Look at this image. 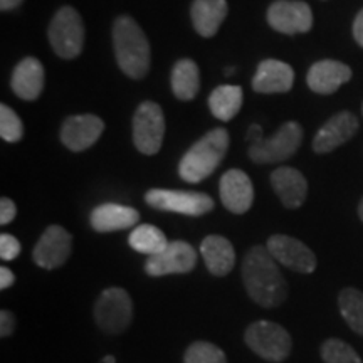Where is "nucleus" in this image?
I'll return each instance as SVG.
<instances>
[{
    "label": "nucleus",
    "mask_w": 363,
    "mask_h": 363,
    "mask_svg": "<svg viewBox=\"0 0 363 363\" xmlns=\"http://www.w3.org/2000/svg\"><path fill=\"white\" fill-rule=\"evenodd\" d=\"M294 71L289 65L278 59H266L257 66L252 79V88L256 93L274 94L286 93L293 88Z\"/></svg>",
    "instance_id": "17"
},
{
    "label": "nucleus",
    "mask_w": 363,
    "mask_h": 363,
    "mask_svg": "<svg viewBox=\"0 0 363 363\" xmlns=\"http://www.w3.org/2000/svg\"><path fill=\"white\" fill-rule=\"evenodd\" d=\"M128 242L136 252H142L145 256H155V254L162 252L163 249L169 246L165 234L158 227L150 224L136 225L131 230Z\"/></svg>",
    "instance_id": "26"
},
{
    "label": "nucleus",
    "mask_w": 363,
    "mask_h": 363,
    "mask_svg": "<svg viewBox=\"0 0 363 363\" xmlns=\"http://www.w3.org/2000/svg\"><path fill=\"white\" fill-rule=\"evenodd\" d=\"M138 211L128 206L106 202L91 212L89 224L96 233H115V230L130 229L138 224Z\"/></svg>",
    "instance_id": "20"
},
{
    "label": "nucleus",
    "mask_w": 363,
    "mask_h": 363,
    "mask_svg": "<svg viewBox=\"0 0 363 363\" xmlns=\"http://www.w3.org/2000/svg\"><path fill=\"white\" fill-rule=\"evenodd\" d=\"M197 264L195 249L185 240H172L169 246L155 256H148L145 261V271L150 276L185 274Z\"/></svg>",
    "instance_id": "10"
},
{
    "label": "nucleus",
    "mask_w": 363,
    "mask_h": 363,
    "mask_svg": "<svg viewBox=\"0 0 363 363\" xmlns=\"http://www.w3.org/2000/svg\"><path fill=\"white\" fill-rule=\"evenodd\" d=\"M358 130L357 116L350 111L337 113L318 130L313 138V150L316 153H330L337 150L340 145L347 143Z\"/></svg>",
    "instance_id": "15"
},
{
    "label": "nucleus",
    "mask_w": 363,
    "mask_h": 363,
    "mask_svg": "<svg viewBox=\"0 0 363 363\" xmlns=\"http://www.w3.org/2000/svg\"><path fill=\"white\" fill-rule=\"evenodd\" d=\"M303 142V128L296 121H288L271 138L256 140L249 147V157L256 163H278L293 157Z\"/></svg>",
    "instance_id": "6"
},
{
    "label": "nucleus",
    "mask_w": 363,
    "mask_h": 363,
    "mask_svg": "<svg viewBox=\"0 0 363 363\" xmlns=\"http://www.w3.org/2000/svg\"><path fill=\"white\" fill-rule=\"evenodd\" d=\"M246 345L267 362H283L291 353V337L283 326L272 321H256L246 330Z\"/></svg>",
    "instance_id": "5"
},
{
    "label": "nucleus",
    "mask_w": 363,
    "mask_h": 363,
    "mask_svg": "<svg viewBox=\"0 0 363 363\" xmlns=\"http://www.w3.org/2000/svg\"><path fill=\"white\" fill-rule=\"evenodd\" d=\"M234 72H235V67H227V69H225V74H227V76L234 74Z\"/></svg>",
    "instance_id": "40"
},
{
    "label": "nucleus",
    "mask_w": 363,
    "mask_h": 363,
    "mask_svg": "<svg viewBox=\"0 0 363 363\" xmlns=\"http://www.w3.org/2000/svg\"><path fill=\"white\" fill-rule=\"evenodd\" d=\"M103 130L101 118L94 115L69 116L61 128V142L71 152H83L98 142Z\"/></svg>",
    "instance_id": "14"
},
{
    "label": "nucleus",
    "mask_w": 363,
    "mask_h": 363,
    "mask_svg": "<svg viewBox=\"0 0 363 363\" xmlns=\"http://www.w3.org/2000/svg\"><path fill=\"white\" fill-rule=\"evenodd\" d=\"M242 106V88L234 84L219 86L208 96V108L217 120L230 121Z\"/></svg>",
    "instance_id": "24"
},
{
    "label": "nucleus",
    "mask_w": 363,
    "mask_h": 363,
    "mask_svg": "<svg viewBox=\"0 0 363 363\" xmlns=\"http://www.w3.org/2000/svg\"><path fill=\"white\" fill-rule=\"evenodd\" d=\"M259 138H262V128L259 125H252L247 131V140H251V143H252Z\"/></svg>",
    "instance_id": "36"
},
{
    "label": "nucleus",
    "mask_w": 363,
    "mask_h": 363,
    "mask_svg": "<svg viewBox=\"0 0 363 363\" xmlns=\"http://www.w3.org/2000/svg\"><path fill=\"white\" fill-rule=\"evenodd\" d=\"M113 45L118 66L126 76L142 79L150 69V44L145 33L128 16H120L113 24Z\"/></svg>",
    "instance_id": "2"
},
{
    "label": "nucleus",
    "mask_w": 363,
    "mask_h": 363,
    "mask_svg": "<svg viewBox=\"0 0 363 363\" xmlns=\"http://www.w3.org/2000/svg\"><path fill=\"white\" fill-rule=\"evenodd\" d=\"M267 22L281 34H301L311 29L313 12L306 2L278 0L267 11Z\"/></svg>",
    "instance_id": "11"
},
{
    "label": "nucleus",
    "mask_w": 363,
    "mask_h": 363,
    "mask_svg": "<svg viewBox=\"0 0 363 363\" xmlns=\"http://www.w3.org/2000/svg\"><path fill=\"white\" fill-rule=\"evenodd\" d=\"M184 363H227V358L214 343L195 342L185 352Z\"/></svg>",
    "instance_id": "29"
},
{
    "label": "nucleus",
    "mask_w": 363,
    "mask_h": 363,
    "mask_svg": "<svg viewBox=\"0 0 363 363\" xmlns=\"http://www.w3.org/2000/svg\"><path fill=\"white\" fill-rule=\"evenodd\" d=\"M13 283H16V276H13V272L11 269H7L6 266L0 267V289L6 291V289L11 288Z\"/></svg>",
    "instance_id": "34"
},
{
    "label": "nucleus",
    "mask_w": 363,
    "mask_h": 363,
    "mask_svg": "<svg viewBox=\"0 0 363 363\" xmlns=\"http://www.w3.org/2000/svg\"><path fill=\"white\" fill-rule=\"evenodd\" d=\"M271 185L284 207L298 208L306 201L308 182L305 175L296 169H291V167L276 169L271 174Z\"/></svg>",
    "instance_id": "19"
},
{
    "label": "nucleus",
    "mask_w": 363,
    "mask_h": 363,
    "mask_svg": "<svg viewBox=\"0 0 363 363\" xmlns=\"http://www.w3.org/2000/svg\"><path fill=\"white\" fill-rule=\"evenodd\" d=\"M72 238L65 227L49 225L33 251V259L43 269H56L71 256Z\"/></svg>",
    "instance_id": "13"
},
{
    "label": "nucleus",
    "mask_w": 363,
    "mask_h": 363,
    "mask_svg": "<svg viewBox=\"0 0 363 363\" xmlns=\"http://www.w3.org/2000/svg\"><path fill=\"white\" fill-rule=\"evenodd\" d=\"M170 84L174 94L182 101H189V99L195 98V94L199 93V86H201L199 66L192 59H180L172 69Z\"/></svg>",
    "instance_id": "25"
},
{
    "label": "nucleus",
    "mask_w": 363,
    "mask_h": 363,
    "mask_svg": "<svg viewBox=\"0 0 363 363\" xmlns=\"http://www.w3.org/2000/svg\"><path fill=\"white\" fill-rule=\"evenodd\" d=\"M201 254L207 269L214 276H225L235 264L233 244L222 235H207L201 244Z\"/></svg>",
    "instance_id": "22"
},
{
    "label": "nucleus",
    "mask_w": 363,
    "mask_h": 363,
    "mask_svg": "<svg viewBox=\"0 0 363 363\" xmlns=\"http://www.w3.org/2000/svg\"><path fill=\"white\" fill-rule=\"evenodd\" d=\"M267 247L254 246L242 262V281L254 303L276 308L288 296V284Z\"/></svg>",
    "instance_id": "1"
},
{
    "label": "nucleus",
    "mask_w": 363,
    "mask_h": 363,
    "mask_svg": "<svg viewBox=\"0 0 363 363\" xmlns=\"http://www.w3.org/2000/svg\"><path fill=\"white\" fill-rule=\"evenodd\" d=\"M165 136V116L157 103L145 101L133 116V143L143 155L160 152Z\"/></svg>",
    "instance_id": "9"
},
{
    "label": "nucleus",
    "mask_w": 363,
    "mask_h": 363,
    "mask_svg": "<svg viewBox=\"0 0 363 363\" xmlns=\"http://www.w3.org/2000/svg\"><path fill=\"white\" fill-rule=\"evenodd\" d=\"M0 136L9 143L21 142L24 136V126H22L21 118L7 104L0 106Z\"/></svg>",
    "instance_id": "30"
},
{
    "label": "nucleus",
    "mask_w": 363,
    "mask_h": 363,
    "mask_svg": "<svg viewBox=\"0 0 363 363\" xmlns=\"http://www.w3.org/2000/svg\"><path fill=\"white\" fill-rule=\"evenodd\" d=\"M16 214H17L16 203H13L11 199L4 197L2 201H0V224L7 225L9 222L13 220Z\"/></svg>",
    "instance_id": "33"
},
{
    "label": "nucleus",
    "mask_w": 363,
    "mask_h": 363,
    "mask_svg": "<svg viewBox=\"0 0 363 363\" xmlns=\"http://www.w3.org/2000/svg\"><path fill=\"white\" fill-rule=\"evenodd\" d=\"M190 13H192L195 30L202 38H212L225 19L227 2L225 0H194Z\"/></svg>",
    "instance_id": "23"
},
{
    "label": "nucleus",
    "mask_w": 363,
    "mask_h": 363,
    "mask_svg": "<svg viewBox=\"0 0 363 363\" xmlns=\"http://www.w3.org/2000/svg\"><path fill=\"white\" fill-rule=\"evenodd\" d=\"M44 79V66L40 65L39 59L26 57L13 69L11 86L17 96L26 99V101H33L43 93Z\"/></svg>",
    "instance_id": "21"
},
{
    "label": "nucleus",
    "mask_w": 363,
    "mask_h": 363,
    "mask_svg": "<svg viewBox=\"0 0 363 363\" xmlns=\"http://www.w3.org/2000/svg\"><path fill=\"white\" fill-rule=\"evenodd\" d=\"M267 251L279 264H283L296 272L310 274L316 269V256L306 244L301 240L289 238V235L276 234L271 235L266 244Z\"/></svg>",
    "instance_id": "12"
},
{
    "label": "nucleus",
    "mask_w": 363,
    "mask_h": 363,
    "mask_svg": "<svg viewBox=\"0 0 363 363\" xmlns=\"http://www.w3.org/2000/svg\"><path fill=\"white\" fill-rule=\"evenodd\" d=\"M353 38L363 48V9L358 12L355 22H353Z\"/></svg>",
    "instance_id": "35"
},
{
    "label": "nucleus",
    "mask_w": 363,
    "mask_h": 363,
    "mask_svg": "<svg viewBox=\"0 0 363 363\" xmlns=\"http://www.w3.org/2000/svg\"><path fill=\"white\" fill-rule=\"evenodd\" d=\"M352 78V69L347 65L333 59H325V61L315 62L310 67L306 76V83L311 91L318 94H331L335 93L340 86L348 83Z\"/></svg>",
    "instance_id": "18"
},
{
    "label": "nucleus",
    "mask_w": 363,
    "mask_h": 363,
    "mask_svg": "<svg viewBox=\"0 0 363 363\" xmlns=\"http://www.w3.org/2000/svg\"><path fill=\"white\" fill-rule=\"evenodd\" d=\"M229 148V133L216 128L202 136L187 150L179 163V174L189 184H199L216 172Z\"/></svg>",
    "instance_id": "3"
},
{
    "label": "nucleus",
    "mask_w": 363,
    "mask_h": 363,
    "mask_svg": "<svg viewBox=\"0 0 363 363\" xmlns=\"http://www.w3.org/2000/svg\"><path fill=\"white\" fill-rule=\"evenodd\" d=\"M145 202L157 211L199 217L214 208V201L206 194L185 192V190L152 189L145 194Z\"/></svg>",
    "instance_id": "8"
},
{
    "label": "nucleus",
    "mask_w": 363,
    "mask_h": 363,
    "mask_svg": "<svg viewBox=\"0 0 363 363\" xmlns=\"http://www.w3.org/2000/svg\"><path fill=\"white\" fill-rule=\"evenodd\" d=\"M321 357L325 363H362V358L343 340L330 338L321 347Z\"/></svg>",
    "instance_id": "28"
},
{
    "label": "nucleus",
    "mask_w": 363,
    "mask_h": 363,
    "mask_svg": "<svg viewBox=\"0 0 363 363\" xmlns=\"http://www.w3.org/2000/svg\"><path fill=\"white\" fill-rule=\"evenodd\" d=\"M21 254V242L11 234L0 235V257L4 261L16 259Z\"/></svg>",
    "instance_id": "31"
},
{
    "label": "nucleus",
    "mask_w": 363,
    "mask_h": 363,
    "mask_svg": "<svg viewBox=\"0 0 363 363\" xmlns=\"http://www.w3.org/2000/svg\"><path fill=\"white\" fill-rule=\"evenodd\" d=\"M133 316L130 294L121 288H108L94 305V320L108 335H120L128 328Z\"/></svg>",
    "instance_id": "7"
},
{
    "label": "nucleus",
    "mask_w": 363,
    "mask_h": 363,
    "mask_svg": "<svg viewBox=\"0 0 363 363\" xmlns=\"http://www.w3.org/2000/svg\"><path fill=\"white\" fill-rule=\"evenodd\" d=\"M358 216H360V219H362V222H363V199H362L360 206H358Z\"/></svg>",
    "instance_id": "39"
},
{
    "label": "nucleus",
    "mask_w": 363,
    "mask_h": 363,
    "mask_svg": "<svg viewBox=\"0 0 363 363\" xmlns=\"http://www.w3.org/2000/svg\"><path fill=\"white\" fill-rule=\"evenodd\" d=\"M220 201L233 214H246L254 201L252 182L242 170H227L220 179Z\"/></svg>",
    "instance_id": "16"
},
{
    "label": "nucleus",
    "mask_w": 363,
    "mask_h": 363,
    "mask_svg": "<svg viewBox=\"0 0 363 363\" xmlns=\"http://www.w3.org/2000/svg\"><path fill=\"white\" fill-rule=\"evenodd\" d=\"M49 43L57 56H79L84 44V24L76 9L62 7L56 12L49 26Z\"/></svg>",
    "instance_id": "4"
},
{
    "label": "nucleus",
    "mask_w": 363,
    "mask_h": 363,
    "mask_svg": "<svg viewBox=\"0 0 363 363\" xmlns=\"http://www.w3.org/2000/svg\"><path fill=\"white\" fill-rule=\"evenodd\" d=\"M101 363H116V358L111 357V355H108V357L103 358Z\"/></svg>",
    "instance_id": "38"
},
{
    "label": "nucleus",
    "mask_w": 363,
    "mask_h": 363,
    "mask_svg": "<svg viewBox=\"0 0 363 363\" xmlns=\"http://www.w3.org/2000/svg\"><path fill=\"white\" fill-rule=\"evenodd\" d=\"M22 4V0H0V9H2L4 12L7 11H12V9L19 7Z\"/></svg>",
    "instance_id": "37"
},
{
    "label": "nucleus",
    "mask_w": 363,
    "mask_h": 363,
    "mask_svg": "<svg viewBox=\"0 0 363 363\" xmlns=\"http://www.w3.org/2000/svg\"><path fill=\"white\" fill-rule=\"evenodd\" d=\"M362 111H363V108H362Z\"/></svg>",
    "instance_id": "41"
},
{
    "label": "nucleus",
    "mask_w": 363,
    "mask_h": 363,
    "mask_svg": "<svg viewBox=\"0 0 363 363\" xmlns=\"http://www.w3.org/2000/svg\"><path fill=\"white\" fill-rule=\"evenodd\" d=\"M13 330H16V316L9 310H2L0 311V337H11Z\"/></svg>",
    "instance_id": "32"
},
{
    "label": "nucleus",
    "mask_w": 363,
    "mask_h": 363,
    "mask_svg": "<svg viewBox=\"0 0 363 363\" xmlns=\"http://www.w3.org/2000/svg\"><path fill=\"white\" fill-rule=\"evenodd\" d=\"M340 313L348 326L358 335H363V293L355 288H347L338 298Z\"/></svg>",
    "instance_id": "27"
}]
</instances>
